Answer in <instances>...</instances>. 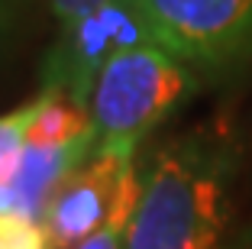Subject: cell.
<instances>
[{
  "label": "cell",
  "instance_id": "6da1fadb",
  "mask_svg": "<svg viewBox=\"0 0 252 249\" xmlns=\"http://www.w3.org/2000/svg\"><path fill=\"white\" fill-rule=\"evenodd\" d=\"M236 146L226 126L165 142L139 181L123 249H217L230 217Z\"/></svg>",
  "mask_w": 252,
  "mask_h": 249
},
{
  "label": "cell",
  "instance_id": "5b68a950",
  "mask_svg": "<svg viewBox=\"0 0 252 249\" xmlns=\"http://www.w3.org/2000/svg\"><path fill=\"white\" fill-rule=\"evenodd\" d=\"M136 149L139 146H97L78 172L59 184L42 213V233L49 249H74L97 233L136 188Z\"/></svg>",
  "mask_w": 252,
  "mask_h": 249
},
{
  "label": "cell",
  "instance_id": "7a4b0ae2",
  "mask_svg": "<svg viewBox=\"0 0 252 249\" xmlns=\"http://www.w3.org/2000/svg\"><path fill=\"white\" fill-rule=\"evenodd\" d=\"M197 71L158 49L156 42H139L120 49L107 59L91 94V126L97 130V146H139L149 130H156L175 107H181L194 91Z\"/></svg>",
  "mask_w": 252,
  "mask_h": 249
},
{
  "label": "cell",
  "instance_id": "9c48e42d",
  "mask_svg": "<svg viewBox=\"0 0 252 249\" xmlns=\"http://www.w3.org/2000/svg\"><path fill=\"white\" fill-rule=\"evenodd\" d=\"M0 249H49V243L36 220L0 213Z\"/></svg>",
  "mask_w": 252,
  "mask_h": 249
},
{
  "label": "cell",
  "instance_id": "52a82bcc",
  "mask_svg": "<svg viewBox=\"0 0 252 249\" xmlns=\"http://www.w3.org/2000/svg\"><path fill=\"white\" fill-rule=\"evenodd\" d=\"M91 130V113L78 104H71L62 94H42L30 101V130L26 142L36 146H62V142L78 140L81 133Z\"/></svg>",
  "mask_w": 252,
  "mask_h": 249
},
{
  "label": "cell",
  "instance_id": "8fae6325",
  "mask_svg": "<svg viewBox=\"0 0 252 249\" xmlns=\"http://www.w3.org/2000/svg\"><path fill=\"white\" fill-rule=\"evenodd\" d=\"M23 7H26V0H0V33L10 30V23L16 20Z\"/></svg>",
  "mask_w": 252,
  "mask_h": 249
},
{
  "label": "cell",
  "instance_id": "30bf717a",
  "mask_svg": "<svg viewBox=\"0 0 252 249\" xmlns=\"http://www.w3.org/2000/svg\"><path fill=\"white\" fill-rule=\"evenodd\" d=\"M100 0H49V10H52L55 23L59 26H68L71 20H78L81 13H88V10H94Z\"/></svg>",
  "mask_w": 252,
  "mask_h": 249
},
{
  "label": "cell",
  "instance_id": "8992f818",
  "mask_svg": "<svg viewBox=\"0 0 252 249\" xmlns=\"http://www.w3.org/2000/svg\"><path fill=\"white\" fill-rule=\"evenodd\" d=\"M97 142L100 140H97L94 126L88 133H81L78 140L62 142V146H36V142H26L20 172H16L13 184H10L7 213H16V217L42 223V213L49 207V201H52V194L59 191V184L97 152Z\"/></svg>",
  "mask_w": 252,
  "mask_h": 249
},
{
  "label": "cell",
  "instance_id": "277c9868",
  "mask_svg": "<svg viewBox=\"0 0 252 249\" xmlns=\"http://www.w3.org/2000/svg\"><path fill=\"white\" fill-rule=\"evenodd\" d=\"M139 42H152L136 0H100L68 26H59L55 45L42 65V91L62 94L88 110L94 81L110 55Z\"/></svg>",
  "mask_w": 252,
  "mask_h": 249
},
{
  "label": "cell",
  "instance_id": "3957f363",
  "mask_svg": "<svg viewBox=\"0 0 252 249\" xmlns=\"http://www.w3.org/2000/svg\"><path fill=\"white\" fill-rule=\"evenodd\" d=\"M149 39L194 71L252 59V0H136Z\"/></svg>",
  "mask_w": 252,
  "mask_h": 249
},
{
  "label": "cell",
  "instance_id": "ba28073f",
  "mask_svg": "<svg viewBox=\"0 0 252 249\" xmlns=\"http://www.w3.org/2000/svg\"><path fill=\"white\" fill-rule=\"evenodd\" d=\"M136 198H139V188H136L133 194L113 211V217L107 220L91 240H84L81 246H74V249H123L126 246V230H129V217H133V207H136Z\"/></svg>",
  "mask_w": 252,
  "mask_h": 249
}]
</instances>
